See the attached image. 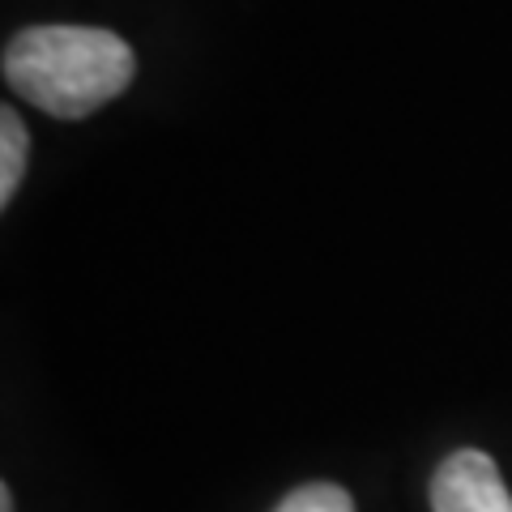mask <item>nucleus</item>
<instances>
[{
  "label": "nucleus",
  "instance_id": "nucleus-5",
  "mask_svg": "<svg viewBox=\"0 0 512 512\" xmlns=\"http://www.w3.org/2000/svg\"><path fill=\"white\" fill-rule=\"evenodd\" d=\"M0 512H13V495H9V487L0 491Z\"/></svg>",
  "mask_w": 512,
  "mask_h": 512
},
{
  "label": "nucleus",
  "instance_id": "nucleus-2",
  "mask_svg": "<svg viewBox=\"0 0 512 512\" xmlns=\"http://www.w3.org/2000/svg\"><path fill=\"white\" fill-rule=\"evenodd\" d=\"M431 508L436 512H512V495L487 453L461 448L444 457L431 478Z\"/></svg>",
  "mask_w": 512,
  "mask_h": 512
},
{
  "label": "nucleus",
  "instance_id": "nucleus-3",
  "mask_svg": "<svg viewBox=\"0 0 512 512\" xmlns=\"http://www.w3.org/2000/svg\"><path fill=\"white\" fill-rule=\"evenodd\" d=\"M22 171H26V124L18 120V111L5 107L0 111V205L13 201Z\"/></svg>",
  "mask_w": 512,
  "mask_h": 512
},
{
  "label": "nucleus",
  "instance_id": "nucleus-4",
  "mask_svg": "<svg viewBox=\"0 0 512 512\" xmlns=\"http://www.w3.org/2000/svg\"><path fill=\"white\" fill-rule=\"evenodd\" d=\"M274 512H355V500L333 483H308L286 495Z\"/></svg>",
  "mask_w": 512,
  "mask_h": 512
},
{
  "label": "nucleus",
  "instance_id": "nucleus-1",
  "mask_svg": "<svg viewBox=\"0 0 512 512\" xmlns=\"http://www.w3.org/2000/svg\"><path fill=\"white\" fill-rule=\"evenodd\" d=\"M133 73V47L99 26H30L5 47V82L56 120H82L107 107Z\"/></svg>",
  "mask_w": 512,
  "mask_h": 512
}]
</instances>
